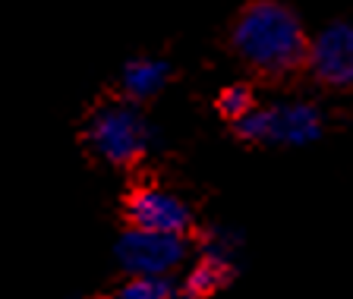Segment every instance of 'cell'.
Wrapping results in <instances>:
<instances>
[{
  "label": "cell",
  "instance_id": "obj_1",
  "mask_svg": "<svg viewBox=\"0 0 353 299\" xmlns=\"http://www.w3.org/2000/svg\"><path fill=\"white\" fill-rule=\"evenodd\" d=\"M309 38L303 19L281 0H252L234 16L230 51L250 73L265 79L306 70Z\"/></svg>",
  "mask_w": 353,
  "mask_h": 299
},
{
  "label": "cell",
  "instance_id": "obj_2",
  "mask_svg": "<svg viewBox=\"0 0 353 299\" xmlns=\"http://www.w3.org/2000/svg\"><path fill=\"white\" fill-rule=\"evenodd\" d=\"M82 142L108 167H136L154 145V126L145 120L139 104L132 101H104L85 120Z\"/></svg>",
  "mask_w": 353,
  "mask_h": 299
},
{
  "label": "cell",
  "instance_id": "obj_3",
  "mask_svg": "<svg viewBox=\"0 0 353 299\" xmlns=\"http://www.w3.org/2000/svg\"><path fill=\"white\" fill-rule=\"evenodd\" d=\"M234 136L246 145L262 148H306L322 139L325 114L319 104L306 98H284V101L256 104L252 114L230 126Z\"/></svg>",
  "mask_w": 353,
  "mask_h": 299
},
{
  "label": "cell",
  "instance_id": "obj_4",
  "mask_svg": "<svg viewBox=\"0 0 353 299\" xmlns=\"http://www.w3.org/2000/svg\"><path fill=\"white\" fill-rule=\"evenodd\" d=\"M243 240L234 227H208L199 240L196 258L176 278V299H212L240 271Z\"/></svg>",
  "mask_w": 353,
  "mask_h": 299
},
{
  "label": "cell",
  "instance_id": "obj_5",
  "mask_svg": "<svg viewBox=\"0 0 353 299\" xmlns=\"http://www.w3.org/2000/svg\"><path fill=\"white\" fill-rule=\"evenodd\" d=\"M190 236L154 234L139 227H126L114 246V258L126 278H176L190 262Z\"/></svg>",
  "mask_w": 353,
  "mask_h": 299
},
{
  "label": "cell",
  "instance_id": "obj_6",
  "mask_svg": "<svg viewBox=\"0 0 353 299\" xmlns=\"http://www.w3.org/2000/svg\"><path fill=\"white\" fill-rule=\"evenodd\" d=\"M123 218H126V227L154 230V234L190 236L196 230V214H192L190 202L180 192L161 186V183H139V186H132L123 202Z\"/></svg>",
  "mask_w": 353,
  "mask_h": 299
},
{
  "label": "cell",
  "instance_id": "obj_7",
  "mask_svg": "<svg viewBox=\"0 0 353 299\" xmlns=\"http://www.w3.org/2000/svg\"><path fill=\"white\" fill-rule=\"evenodd\" d=\"M306 70L325 88H353V22H328L309 38Z\"/></svg>",
  "mask_w": 353,
  "mask_h": 299
},
{
  "label": "cell",
  "instance_id": "obj_8",
  "mask_svg": "<svg viewBox=\"0 0 353 299\" xmlns=\"http://www.w3.org/2000/svg\"><path fill=\"white\" fill-rule=\"evenodd\" d=\"M174 79V66L170 60L158 57V54H136L120 66L117 85H120V98L132 104H148L161 95L164 88Z\"/></svg>",
  "mask_w": 353,
  "mask_h": 299
},
{
  "label": "cell",
  "instance_id": "obj_9",
  "mask_svg": "<svg viewBox=\"0 0 353 299\" xmlns=\"http://www.w3.org/2000/svg\"><path fill=\"white\" fill-rule=\"evenodd\" d=\"M259 104L256 92H252V85H246V82H230V85H224L218 92V98H214V110L221 114V120H228L230 126L240 123L246 114H252Z\"/></svg>",
  "mask_w": 353,
  "mask_h": 299
},
{
  "label": "cell",
  "instance_id": "obj_10",
  "mask_svg": "<svg viewBox=\"0 0 353 299\" xmlns=\"http://www.w3.org/2000/svg\"><path fill=\"white\" fill-rule=\"evenodd\" d=\"M110 299H176V278H126Z\"/></svg>",
  "mask_w": 353,
  "mask_h": 299
}]
</instances>
